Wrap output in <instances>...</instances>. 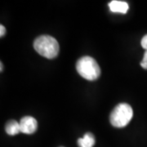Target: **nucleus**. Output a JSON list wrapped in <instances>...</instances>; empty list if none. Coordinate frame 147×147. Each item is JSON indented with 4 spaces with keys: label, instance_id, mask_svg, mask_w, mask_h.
Returning a JSON list of instances; mask_svg holds the SVG:
<instances>
[{
    "label": "nucleus",
    "instance_id": "obj_1",
    "mask_svg": "<svg viewBox=\"0 0 147 147\" xmlns=\"http://www.w3.org/2000/svg\"><path fill=\"white\" fill-rule=\"evenodd\" d=\"M34 47L39 55L47 59L57 57L60 50L57 39L49 35L38 37L34 42Z\"/></svg>",
    "mask_w": 147,
    "mask_h": 147
},
{
    "label": "nucleus",
    "instance_id": "obj_2",
    "mask_svg": "<svg viewBox=\"0 0 147 147\" xmlns=\"http://www.w3.org/2000/svg\"><path fill=\"white\" fill-rule=\"evenodd\" d=\"M76 69L80 76L89 81L97 79L100 75L99 65L94 58L88 56L83 57L79 59L76 63Z\"/></svg>",
    "mask_w": 147,
    "mask_h": 147
},
{
    "label": "nucleus",
    "instance_id": "obj_3",
    "mask_svg": "<svg viewBox=\"0 0 147 147\" xmlns=\"http://www.w3.org/2000/svg\"><path fill=\"white\" fill-rule=\"evenodd\" d=\"M132 115L133 111L131 105L127 103H121L110 113V123L116 127H123L129 123Z\"/></svg>",
    "mask_w": 147,
    "mask_h": 147
},
{
    "label": "nucleus",
    "instance_id": "obj_4",
    "mask_svg": "<svg viewBox=\"0 0 147 147\" xmlns=\"http://www.w3.org/2000/svg\"><path fill=\"white\" fill-rule=\"evenodd\" d=\"M19 123H20L21 132H23L25 134H33L37 131L38 123L36 119L31 116L23 117Z\"/></svg>",
    "mask_w": 147,
    "mask_h": 147
},
{
    "label": "nucleus",
    "instance_id": "obj_5",
    "mask_svg": "<svg viewBox=\"0 0 147 147\" xmlns=\"http://www.w3.org/2000/svg\"><path fill=\"white\" fill-rule=\"evenodd\" d=\"M110 7V9L111 11L113 12H119V13H126L128 8H129V6L127 3L126 2H123V1H118V0H114V1H111L109 4Z\"/></svg>",
    "mask_w": 147,
    "mask_h": 147
},
{
    "label": "nucleus",
    "instance_id": "obj_6",
    "mask_svg": "<svg viewBox=\"0 0 147 147\" xmlns=\"http://www.w3.org/2000/svg\"><path fill=\"white\" fill-rule=\"evenodd\" d=\"M95 143V137L91 132H87L83 138H79L78 140V145L79 147H92Z\"/></svg>",
    "mask_w": 147,
    "mask_h": 147
},
{
    "label": "nucleus",
    "instance_id": "obj_7",
    "mask_svg": "<svg viewBox=\"0 0 147 147\" xmlns=\"http://www.w3.org/2000/svg\"><path fill=\"white\" fill-rule=\"evenodd\" d=\"M5 130L6 132L11 136H14V135L18 134L19 132H21L20 123L15 120L8 121L6 124Z\"/></svg>",
    "mask_w": 147,
    "mask_h": 147
},
{
    "label": "nucleus",
    "instance_id": "obj_8",
    "mask_svg": "<svg viewBox=\"0 0 147 147\" xmlns=\"http://www.w3.org/2000/svg\"><path fill=\"white\" fill-rule=\"evenodd\" d=\"M140 65H141V66H142V68L145 69H147V50L144 53V57H143V59L141 61Z\"/></svg>",
    "mask_w": 147,
    "mask_h": 147
},
{
    "label": "nucleus",
    "instance_id": "obj_9",
    "mask_svg": "<svg viewBox=\"0 0 147 147\" xmlns=\"http://www.w3.org/2000/svg\"><path fill=\"white\" fill-rule=\"evenodd\" d=\"M141 44L143 48L146 49V51L147 50V34H146L145 36L142 38V41H141Z\"/></svg>",
    "mask_w": 147,
    "mask_h": 147
},
{
    "label": "nucleus",
    "instance_id": "obj_10",
    "mask_svg": "<svg viewBox=\"0 0 147 147\" xmlns=\"http://www.w3.org/2000/svg\"><path fill=\"white\" fill-rule=\"evenodd\" d=\"M6 34V29L5 27L3 26V25L0 26V36L3 37Z\"/></svg>",
    "mask_w": 147,
    "mask_h": 147
},
{
    "label": "nucleus",
    "instance_id": "obj_11",
    "mask_svg": "<svg viewBox=\"0 0 147 147\" xmlns=\"http://www.w3.org/2000/svg\"><path fill=\"white\" fill-rule=\"evenodd\" d=\"M1 71H3V63L1 62Z\"/></svg>",
    "mask_w": 147,
    "mask_h": 147
}]
</instances>
